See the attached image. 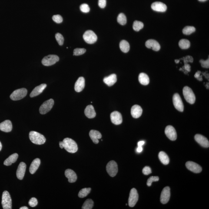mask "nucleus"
<instances>
[{
  "instance_id": "1",
  "label": "nucleus",
  "mask_w": 209,
  "mask_h": 209,
  "mask_svg": "<svg viewBox=\"0 0 209 209\" xmlns=\"http://www.w3.org/2000/svg\"><path fill=\"white\" fill-rule=\"evenodd\" d=\"M62 142L64 148L68 152L73 154L78 151V145L73 140L69 138H66Z\"/></svg>"
},
{
  "instance_id": "2",
  "label": "nucleus",
  "mask_w": 209,
  "mask_h": 209,
  "mask_svg": "<svg viewBox=\"0 0 209 209\" xmlns=\"http://www.w3.org/2000/svg\"><path fill=\"white\" fill-rule=\"evenodd\" d=\"M29 138L33 143L37 145L44 144L46 141L44 136L36 131H32L30 133Z\"/></svg>"
},
{
  "instance_id": "3",
  "label": "nucleus",
  "mask_w": 209,
  "mask_h": 209,
  "mask_svg": "<svg viewBox=\"0 0 209 209\" xmlns=\"http://www.w3.org/2000/svg\"><path fill=\"white\" fill-rule=\"evenodd\" d=\"M183 94L187 102L193 104L195 102V95L192 90L190 87L187 86L184 87L183 89Z\"/></svg>"
},
{
  "instance_id": "4",
  "label": "nucleus",
  "mask_w": 209,
  "mask_h": 209,
  "mask_svg": "<svg viewBox=\"0 0 209 209\" xmlns=\"http://www.w3.org/2000/svg\"><path fill=\"white\" fill-rule=\"evenodd\" d=\"M1 203L4 209H12V200L8 191H5L3 193Z\"/></svg>"
},
{
  "instance_id": "5",
  "label": "nucleus",
  "mask_w": 209,
  "mask_h": 209,
  "mask_svg": "<svg viewBox=\"0 0 209 209\" xmlns=\"http://www.w3.org/2000/svg\"><path fill=\"white\" fill-rule=\"evenodd\" d=\"M27 90L25 88L19 89L15 90L11 94L10 98L13 101H18L26 96Z\"/></svg>"
},
{
  "instance_id": "6",
  "label": "nucleus",
  "mask_w": 209,
  "mask_h": 209,
  "mask_svg": "<svg viewBox=\"0 0 209 209\" xmlns=\"http://www.w3.org/2000/svg\"><path fill=\"white\" fill-rule=\"evenodd\" d=\"M107 173L112 177H115L118 172V166L115 161H111L107 164L106 166Z\"/></svg>"
},
{
  "instance_id": "7",
  "label": "nucleus",
  "mask_w": 209,
  "mask_h": 209,
  "mask_svg": "<svg viewBox=\"0 0 209 209\" xmlns=\"http://www.w3.org/2000/svg\"><path fill=\"white\" fill-rule=\"evenodd\" d=\"M59 58L58 56L55 55H49L43 58L41 63L44 66H48L54 65L59 61Z\"/></svg>"
},
{
  "instance_id": "8",
  "label": "nucleus",
  "mask_w": 209,
  "mask_h": 209,
  "mask_svg": "<svg viewBox=\"0 0 209 209\" xmlns=\"http://www.w3.org/2000/svg\"><path fill=\"white\" fill-rule=\"evenodd\" d=\"M83 38L84 41L88 44H93L96 42L97 37L95 33L91 30H88L84 34Z\"/></svg>"
},
{
  "instance_id": "9",
  "label": "nucleus",
  "mask_w": 209,
  "mask_h": 209,
  "mask_svg": "<svg viewBox=\"0 0 209 209\" xmlns=\"http://www.w3.org/2000/svg\"><path fill=\"white\" fill-rule=\"evenodd\" d=\"M54 104V101L50 99L44 102L39 109L40 113L41 114H45L49 112L52 108Z\"/></svg>"
},
{
  "instance_id": "10",
  "label": "nucleus",
  "mask_w": 209,
  "mask_h": 209,
  "mask_svg": "<svg viewBox=\"0 0 209 209\" xmlns=\"http://www.w3.org/2000/svg\"><path fill=\"white\" fill-rule=\"evenodd\" d=\"M139 196L137 190L135 188L131 189L128 200V204L130 207H133L138 201Z\"/></svg>"
},
{
  "instance_id": "11",
  "label": "nucleus",
  "mask_w": 209,
  "mask_h": 209,
  "mask_svg": "<svg viewBox=\"0 0 209 209\" xmlns=\"http://www.w3.org/2000/svg\"><path fill=\"white\" fill-rule=\"evenodd\" d=\"M173 102L175 107L177 110L181 112L184 111V104L179 94H174L173 97Z\"/></svg>"
},
{
  "instance_id": "12",
  "label": "nucleus",
  "mask_w": 209,
  "mask_h": 209,
  "mask_svg": "<svg viewBox=\"0 0 209 209\" xmlns=\"http://www.w3.org/2000/svg\"><path fill=\"white\" fill-rule=\"evenodd\" d=\"M165 134L166 136L172 141H175L177 139L176 131L172 126H168L166 127L165 129Z\"/></svg>"
},
{
  "instance_id": "13",
  "label": "nucleus",
  "mask_w": 209,
  "mask_h": 209,
  "mask_svg": "<svg viewBox=\"0 0 209 209\" xmlns=\"http://www.w3.org/2000/svg\"><path fill=\"white\" fill-rule=\"evenodd\" d=\"M170 197V188L169 187H166L163 189L160 196V201L163 204H165L168 202Z\"/></svg>"
},
{
  "instance_id": "14",
  "label": "nucleus",
  "mask_w": 209,
  "mask_h": 209,
  "mask_svg": "<svg viewBox=\"0 0 209 209\" xmlns=\"http://www.w3.org/2000/svg\"><path fill=\"white\" fill-rule=\"evenodd\" d=\"M186 165L188 170L194 173H199L201 172L202 170L201 166L193 161H187Z\"/></svg>"
},
{
  "instance_id": "15",
  "label": "nucleus",
  "mask_w": 209,
  "mask_h": 209,
  "mask_svg": "<svg viewBox=\"0 0 209 209\" xmlns=\"http://www.w3.org/2000/svg\"><path fill=\"white\" fill-rule=\"evenodd\" d=\"M112 122L115 125H119L122 123V118L121 113L117 111H114L111 114Z\"/></svg>"
},
{
  "instance_id": "16",
  "label": "nucleus",
  "mask_w": 209,
  "mask_h": 209,
  "mask_svg": "<svg viewBox=\"0 0 209 209\" xmlns=\"http://www.w3.org/2000/svg\"><path fill=\"white\" fill-rule=\"evenodd\" d=\"M195 140L198 143L204 148H208L209 142L208 140L206 137L201 134H197L195 136Z\"/></svg>"
},
{
  "instance_id": "17",
  "label": "nucleus",
  "mask_w": 209,
  "mask_h": 209,
  "mask_svg": "<svg viewBox=\"0 0 209 209\" xmlns=\"http://www.w3.org/2000/svg\"><path fill=\"white\" fill-rule=\"evenodd\" d=\"M152 9L157 12H164L167 10V6L165 4L160 2H156L151 4Z\"/></svg>"
},
{
  "instance_id": "18",
  "label": "nucleus",
  "mask_w": 209,
  "mask_h": 209,
  "mask_svg": "<svg viewBox=\"0 0 209 209\" xmlns=\"http://www.w3.org/2000/svg\"><path fill=\"white\" fill-rule=\"evenodd\" d=\"M26 168V164L25 163L21 162L20 163L16 171L17 177L19 179L21 180L23 179Z\"/></svg>"
},
{
  "instance_id": "19",
  "label": "nucleus",
  "mask_w": 209,
  "mask_h": 209,
  "mask_svg": "<svg viewBox=\"0 0 209 209\" xmlns=\"http://www.w3.org/2000/svg\"><path fill=\"white\" fill-rule=\"evenodd\" d=\"M146 46L148 48H151L154 51H158L160 49V46L158 42L155 40L150 39L146 41Z\"/></svg>"
},
{
  "instance_id": "20",
  "label": "nucleus",
  "mask_w": 209,
  "mask_h": 209,
  "mask_svg": "<svg viewBox=\"0 0 209 209\" xmlns=\"http://www.w3.org/2000/svg\"><path fill=\"white\" fill-rule=\"evenodd\" d=\"M12 123L9 120H5L0 124V130L4 132H10L12 131Z\"/></svg>"
},
{
  "instance_id": "21",
  "label": "nucleus",
  "mask_w": 209,
  "mask_h": 209,
  "mask_svg": "<svg viewBox=\"0 0 209 209\" xmlns=\"http://www.w3.org/2000/svg\"><path fill=\"white\" fill-rule=\"evenodd\" d=\"M85 87V80L83 77H80L76 81L74 89L76 92H80L84 89Z\"/></svg>"
},
{
  "instance_id": "22",
  "label": "nucleus",
  "mask_w": 209,
  "mask_h": 209,
  "mask_svg": "<svg viewBox=\"0 0 209 209\" xmlns=\"http://www.w3.org/2000/svg\"><path fill=\"white\" fill-rule=\"evenodd\" d=\"M143 110L140 106L135 104L133 106L131 109V115L134 118H138L142 115Z\"/></svg>"
},
{
  "instance_id": "23",
  "label": "nucleus",
  "mask_w": 209,
  "mask_h": 209,
  "mask_svg": "<svg viewBox=\"0 0 209 209\" xmlns=\"http://www.w3.org/2000/svg\"><path fill=\"white\" fill-rule=\"evenodd\" d=\"M65 175L66 177L68 179L69 182L73 183L76 181L77 175L73 170L68 169L66 170Z\"/></svg>"
},
{
  "instance_id": "24",
  "label": "nucleus",
  "mask_w": 209,
  "mask_h": 209,
  "mask_svg": "<svg viewBox=\"0 0 209 209\" xmlns=\"http://www.w3.org/2000/svg\"><path fill=\"white\" fill-rule=\"evenodd\" d=\"M89 135L91 140L95 144H98L99 143L98 140L102 137L101 133L96 130H91L90 132Z\"/></svg>"
},
{
  "instance_id": "25",
  "label": "nucleus",
  "mask_w": 209,
  "mask_h": 209,
  "mask_svg": "<svg viewBox=\"0 0 209 209\" xmlns=\"http://www.w3.org/2000/svg\"><path fill=\"white\" fill-rule=\"evenodd\" d=\"M46 87L47 84H41V85L36 87L30 94V97H34L39 95L43 92V91L44 89H45Z\"/></svg>"
},
{
  "instance_id": "26",
  "label": "nucleus",
  "mask_w": 209,
  "mask_h": 209,
  "mask_svg": "<svg viewBox=\"0 0 209 209\" xmlns=\"http://www.w3.org/2000/svg\"><path fill=\"white\" fill-rule=\"evenodd\" d=\"M117 76L115 74H113L111 75L105 77L104 79V83L109 87L112 86L115 84L117 82Z\"/></svg>"
},
{
  "instance_id": "27",
  "label": "nucleus",
  "mask_w": 209,
  "mask_h": 209,
  "mask_svg": "<svg viewBox=\"0 0 209 209\" xmlns=\"http://www.w3.org/2000/svg\"><path fill=\"white\" fill-rule=\"evenodd\" d=\"M84 114L89 119L94 118L96 115L94 107L92 105L87 106L84 110Z\"/></svg>"
},
{
  "instance_id": "28",
  "label": "nucleus",
  "mask_w": 209,
  "mask_h": 209,
  "mask_svg": "<svg viewBox=\"0 0 209 209\" xmlns=\"http://www.w3.org/2000/svg\"><path fill=\"white\" fill-rule=\"evenodd\" d=\"M41 160L38 158L35 159L32 161L29 169L30 172V174H34L36 172L41 164Z\"/></svg>"
},
{
  "instance_id": "29",
  "label": "nucleus",
  "mask_w": 209,
  "mask_h": 209,
  "mask_svg": "<svg viewBox=\"0 0 209 209\" xmlns=\"http://www.w3.org/2000/svg\"><path fill=\"white\" fill-rule=\"evenodd\" d=\"M18 157V154L15 153L9 156L4 161V164L7 166L11 165L16 161Z\"/></svg>"
},
{
  "instance_id": "30",
  "label": "nucleus",
  "mask_w": 209,
  "mask_h": 209,
  "mask_svg": "<svg viewBox=\"0 0 209 209\" xmlns=\"http://www.w3.org/2000/svg\"><path fill=\"white\" fill-rule=\"evenodd\" d=\"M139 81L143 85H147L149 83L150 79L147 74L141 73L139 76Z\"/></svg>"
},
{
  "instance_id": "31",
  "label": "nucleus",
  "mask_w": 209,
  "mask_h": 209,
  "mask_svg": "<svg viewBox=\"0 0 209 209\" xmlns=\"http://www.w3.org/2000/svg\"><path fill=\"white\" fill-rule=\"evenodd\" d=\"M158 157L160 161L163 164L166 165L169 163V158L167 154L164 152H160L159 154Z\"/></svg>"
},
{
  "instance_id": "32",
  "label": "nucleus",
  "mask_w": 209,
  "mask_h": 209,
  "mask_svg": "<svg viewBox=\"0 0 209 209\" xmlns=\"http://www.w3.org/2000/svg\"><path fill=\"white\" fill-rule=\"evenodd\" d=\"M119 47L122 51L124 53L128 52L130 49L129 44L127 41L123 40L120 42Z\"/></svg>"
},
{
  "instance_id": "33",
  "label": "nucleus",
  "mask_w": 209,
  "mask_h": 209,
  "mask_svg": "<svg viewBox=\"0 0 209 209\" xmlns=\"http://www.w3.org/2000/svg\"><path fill=\"white\" fill-rule=\"evenodd\" d=\"M179 46L182 49H188L190 46V42L188 40L183 39L179 42Z\"/></svg>"
},
{
  "instance_id": "34",
  "label": "nucleus",
  "mask_w": 209,
  "mask_h": 209,
  "mask_svg": "<svg viewBox=\"0 0 209 209\" xmlns=\"http://www.w3.org/2000/svg\"><path fill=\"white\" fill-rule=\"evenodd\" d=\"M94 203L91 199H88L84 202L82 207L83 209H91L94 207Z\"/></svg>"
},
{
  "instance_id": "35",
  "label": "nucleus",
  "mask_w": 209,
  "mask_h": 209,
  "mask_svg": "<svg viewBox=\"0 0 209 209\" xmlns=\"http://www.w3.org/2000/svg\"><path fill=\"white\" fill-rule=\"evenodd\" d=\"M91 191L90 188H85L82 189L80 191L78 194V197L80 198H84L87 197L89 194H90Z\"/></svg>"
},
{
  "instance_id": "36",
  "label": "nucleus",
  "mask_w": 209,
  "mask_h": 209,
  "mask_svg": "<svg viewBox=\"0 0 209 209\" xmlns=\"http://www.w3.org/2000/svg\"><path fill=\"white\" fill-rule=\"evenodd\" d=\"M117 20L120 25H125L127 23L126 17L124 14L120 13L117 17Z\"/></svg>"
},
{
  "instance_id": "37",
  "label": "nucleus",
  "mask_w": 209,
  "mask_h": 209,
  "mask_svg": "<svg viewBox=\"0 0 209 209\" xmlns=\"http://www.w3.org/2000/svg\"><path fill=\"white\" fill-rule=\"evenodd\" d=\"M195 31L196 28L194 27L187 26L183 29L182 32L184 35H190Z\"/></svg>"
},
{
  "instance_id": "38",
  "label": "nucleus",
  "mask_w": 209,
  "mask_h": 209,
  "mask_svg": "<svg viewBox=\"0 0 209 209\" xmlns=\"http://www.w3.org/2000/svg\"><path fill=\"white\" fill-rule=\"evenodd\" d=\"M144 27V24L141 21H135L134 22L133 25V28L134 30L136 31H138L142 29Z\"/></svg>"
},
{
  "instance_id": "39",
  "label": "nucleus",
  "mask_w": 209,
  "mask_h": 209,
  "mask_svg": "<svg viewBox=\"0 0 209 209\" xmlns=\"http://www.w3.org/2000/svg\"><path fill=\"white\" fill-rule=\"evenodd\" d=\"M86 51V50L84 48H76L74 50L73 55L76 56H78L83 55L85 53Z\"/></svg>"
},
{
  "instance_id": "40",
  "label": "nucleus",
  "mask_w": 209,
  "mask_h": 209,
  "mask_svg": "<svg viewBox=\"0 0 209 209\" xmlns=\"http://www.w3.org/2000/svg\"><path fill=\"white\" fill-rule=\"evenodd\" d=\"M55 37L56 40L58 41V43L60 45H62L64 44V38L63 36L60 33L56 34Z\"/></svg>"
},
{
  "instance_id": "41",
  "label": "nucleus",
  "mask_w": 209,
  "mask_h": 209,
  "mask_svg": "<svg viewBox=\"0 0 209 209\" xmlns=\"http://www.w3.org/2000/svg\"><path fill=\"white\" fill-rule=\"evenodd\" d=\"M80 9L82 12L88 13L90 11V8L88 4H81L80 6Z\"/></svg>"
},
{
  "instance_id": "42",
  "label": "nucleus",
  "mask_w": 209,
  "mask_h": 209,
  "mask_svg": "<svg viewBox=\"0 0 209 209\" xmlns=\"http://www.w3.org/2000/svg\"><path fill=\"white\" fill-rule=\"evenodd\" d=\"M159 179L158 176H152L150 177L148 179L147 182V185L148 186H150L151 185L152 183L154 182L158 181Z\"/></svg>"
},
{
  "instance_id": "43",
  "label": "nucleus",
  "mask_w": 209,
  "mask_h": 209,
  "mask_svg": "<svg viewBox=\"0 0 209 209\" xmlns=\"http://www.w3.org/2000/svg\"><path fill=\"white\" fill-rule=\"evenodd\" d=\"M52 19L54 22L57 23H61L63 21L62 17L58 15L53 16L52 17Z\"/></svg>"
},
{
  "instance_id": "44",
  "label": "nucleus",
  "mask_w": 209,
  "mask_h": 209,
  "mask_svg": "<svg viewBox=\"0 0 209 209\" xmlns=\"http://www.w3.org/2000/svg\"><path fill=\"white\" fill-rule=\"evenodd\" d=\"M28 204L31 207H35L38 204V201L35 197H32L30 200Z\"/></svg>"
},
{
  "instance_id": "45",
  "label": "nucleus",
  "mask_w": 209,
  "mask_h": 209,
  "mask_svg": "<svg viewBox=\"0 0 209 209\" xmlns=\"http://www.w3.org/2000/svg\"><path fill=\"white\" fill-rule=\"evenodd\" d=\"M200 62L201 63V65L203 68H209V58L206 61L203 60H201Z\"/></svg>"
},
{
  "instance_id": "46",
  "label": "nucleus",
  "mask_w": 209,
  "mask_h": 209,
  "mask_svg": "<svg viewBox=\"0 0 209 209\" xmlns=\"http://www.w3.org/2000/svg\"><path fill=\"white\" fill-rule=\"evenodd\" d=\"M143 173L144 175H148L151 174V168L149 167L146 166L144 167L143 169Z\"/></svg>"
},
{
  "instance_id": "47",
  "label": "nucleus",
  "mask_w": 209,
  "mask_h": 209,
  "mask_svg": "<svg viewBox=\"0 0 209 209\" xmlns=\"http://www.w3.org/2000/svg\"><path fill=\"white\" fill-rule=\"evenodd\" d=\"M106 0H98V5L101 8H105L106 5Z\"/></svg>"
},
{
  "instance_id": "48",
  "label": "nucleus",
  "mask_w": 209,
  "mask_h": 209,
  "mask_svg": "<svg viewBox=\"0 0 209 209\" xmlns=\"http://www.w3.org/2000/svg\"><path fill=\"white\" fill-rule=\"evenodd\" d=\"M184 68L186 71H188V72H190V71H191V66L189 65V64H187V63L185 64Z\"/></svg>"
},
{
  "instance_id": "49",
  "label": "nucleus",
  "mask_w": 209,
  "mask_h": 209,
  "mask_svg": "<svg viewBox=\"0 0 209 209\" xmlns=\"http://www.w3.org/2000/svg\"><path fill=\"white\" fill-rule=\"evenodd\" d=\"M201 73V72L200 71H198L195 74L194 77L196 78H198L199 76H200V74Z\"/></svg>"
},
{
  "instance_id": "50",
  "label": "nucleus",
  "mask_w": 209,
  "mask_h": 209,
  "mask_svg": "<svg viewBox=\"0 0 209 209\" xmlns=\"http://www.w3.org/2000/svg\"><path fill=\"white\" fill-rule=\"evenodd\" d=\"M144 143L145 142H144V141H140L139 142L138 144H137L138 147H142V146L144 145Z\"/></svg>"
},
{
  "instance_id": "51",
  "label": "nucleus",
  "mask_w": 209,
  "mask_h": 209,
  "mask_svg": "<svg viewBox=\"0 0 209 209\" xmlns=\"http://www.w3.org/2000/svg\"><path fill=\"white\" fill-rule=\"evenodd\" d=\"M143 150L142 147H138L137 149V152L140 153L143 151Z\"/></svg>"
},
{
  "instance_id": "52",
  "label": "nucleus",
  "mask_w": 209,
  "mask_h": 209,
  "mask_svg": "<svg viewBox=\"0 0 209 209\" xmlns=\"http://www.w3.org/2000/svg\"><path fill=\"white\" fill-rule=\"evenodd\" d=\"M59 147L61 149L64 148V144L62 141H61L59 142Z\"/></svg>"
},
{
  "instance_id": "53",
  "label": "nucleus",
  "mask_w": 209,
  "mask_h": 209,
  "mask_svg": "<svg viewBox=\"0 0 209 209\" xmlns=\"http://www.w3.org/2000/svg\"><path fill=\"white\" fill-rule=\"evenodd\" d=\"M197 80H199V81H202V76H200L198 77V78H197Z\"/></svg>"
},
{
  "instance_id": "54",
  "label": "nucleus",
  "mask_w": 209,
  "mask_h": 209,
  "mask_svg": "<svg viewBox=\"0 0 209 209\" xmlns=\"http://www.w3.org/2000/svg\"><path fill=\"white\" fill-rule=\"evenodd\" d=\"M28 207H20V209H28Z\"/></svg>"
},
{
  "instance_id": "55",
  "label": "nucleus",
  "mask_w": 209,
  "mask_h": 209,
  "mask_svg": "<svg viewBox=\"0 0 209 209\" xmlns=\"http://www.w3.org/2000/svg\"><path fill=\"white\" fill-rule=\"evenodd\" d=\"M2 144H1V142H0V151H1V149H2Z\"/></svg>"
},
{
  "instance_id": "56",
  "label": "nucleus",
  "mask_w": 209,
  "mask_h": 209,
  "mask_svg": "<svg viewBox=\"0 0 209 209\" xmlns=\"http://www.w3.org/2000/svg\"><path fill=\"white\" fill-rule=\"evenodd\" d=\"M175 62L176 63H178L180 61L179 60H175Z\"/></svg>"
},
{
  "instance_id": "57",
  "label": "nucleus",
  "mask_w": 209,
  "mask_h": 209,
  "mask_svg": "<svg viewBox=\"0 0 209 209\" xmlns=\"http://www.w3.org/2000/svg\"><path fill=\"white\" fill-rule=\"evenodd\" d=\"M198 1H201V2H204V1H207V0H198Z\"/></svg>"
}]
</instances>
